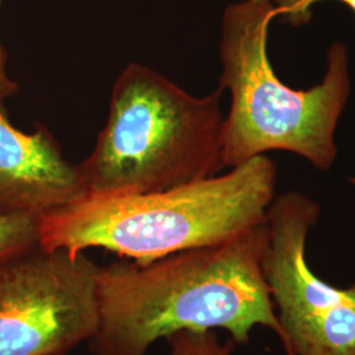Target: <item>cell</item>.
Here are the masks:
<instances>
[{
    "instance_id": "obj_12",
    "label": "cell",
    "mask_w": 355,
    "mask_h": 355,
    "mask_svg": "<svg viewBox=\"0 0 355 355\" xmlns=\"http://www.w3.org/2000/svg\"><path fill=\"white\" fill-rule=\"evenodd\" d=\"M64 355H69V354H64Z\"/></svg>"
},
{
    "instance_id": "obj_1",
    "label": "cell",
    "mask_w": 355,
    "mask_h": 355,
    "mask_svg": "<svg viewBox=\"0 0 355 355\" xmlns=\"http://www.w3.org/2000/svg\"><path fill=\"white\" fill-rule=\"evenodd\" d=\"M265 221L229 241L149 263L114 262L98 270V329L92 355H148L154 343L190 330L223 329L237 345L257 327H280L261 265Z\"/></svg>"
},
{
    "instance_id": "obj_2",
    "label": "cell",
    "mask_w": 355,
    "mask_h": 355,
    "mask_svg": "<svg viewBox=\"0 0 355 355\" xmlns=\"http://www.w3.org/2000/svg\"><path fill=\"white\" fill-rule=\"evenodd\" d=\"M277 166L258 155L167 190L85 193L38 220V245L70 253L104 249L137 263L229 241L261 225L275 198Z\"/></svg>"
},
{
    "instance_id": "obj_6",
    "label": "cell",
    "mask_w": 355,
    "mask_h": 355,
    "mask_svg": "<svg viewBox=\"0 0 355 355\" xmlns=\"http://www.w3.org/2000/svg\"><path fill=\"white\" fill-rule=\"evenodd\" d=\"M98 270L36 245L0 259V355L69 354L98 329Z\"/></svg>"
},
{
    "instance_id": "obj_3",
    "label": "cell",
    "mask_w": 355,
    "mask_h": 355,
    "mask_svg": "<svg viewBox=\"0 0 355 355\" xmlns=\"http://www.w3.org/2000/svg\"><path fill=\"white\" fill-rule=\"evenodd\" d=\"M275 17L272 0L232 3L223 15L218 89H229L232 103L223 123L221 164L232 168L283 150L328 171L337 161L336 132L352 92L349 49L333 42L320 83L308 89L288 87L267 53Z\"/></svg>"
},
{
    "instance_id": "obj_10",
    "label": "cell",
    "mask_w": 355,
    "mask_h": 355,
    "mask_svg": "<svg viewBox=\"0 0 355 355\" xmlns=\"http://www.w3.org/2000/svg\"><path fill=\"white\" fill-rule=\"evenodd\" d=\"M322 0H274L277 17L293 26H305L312 19V8ZM355 15V0H338Z\"/></svg>"
},
{
    "instance_id": "obj_11",
    "label": "cell",
    "mask_w": 355,
    "mask_h": 355,
    "mask_svg": "<svg viewBox=\"0 0 355 355\" xmlns=\"http://www.w3.org/2000/svg\"><path fill=\"white\" fill-rule=\"evenodd\" d=\"M4 0H0V8ZM7 51L0 41V98L8 99L19 92V85L7 73Z\"/></svg>"
},
{
    "instance_id": "obj_7",
    "label": "cell",
    "mask_w": 355,
    "mask_h": 355,
    "mask_svg": "<svg viewBox=\"0 0 355 355\" xmlns=\"http://www.w3.org/2000/svg\"><path fill=\"white\" fill-rule=\"evenodd\" d=\"M83 193L78 166L64 159L51 132L13 127L0 98V215L41 218Z\"/></svg>"
},
{
    "instance_id": "obj_9",
    "label": "cell",
    "mask_w": 355,
    "mask_h": 355,
    "mask_svg": "<svg viewBox=\"0 0 355 355\" xmlns=\"http://www.w3.org/2000/svg\"><path fill=\"white\" fill-rule=\"evenodd\" d=\"M38 220L32 216L0 215V259L37 245Z\"/></svg>"
},
{
    "instance_id": "obj_5",
    "label": "cell",
    "mask_w": 355,
    "mask_h": 355,
    "mask_svg": "<svg viewBox=\"0 0 355 355\" xmlns=\"http://www.w3.org/2000/svg\"><path fill=\"white\" fill-rule=\"evenodd\" d=\"M320 205L297 191L275 195L265 217L261 265L286 355H355V282L347 288L321 279L306 259Z\"/></svg>"
},
{
    "instance_id": "obj_4",
    "label": "cell",
    "mask_w": 355,
    "mask_h": 355,
    "mask_svg": "<svg viewBox=\"0 0 355 355\" xmlns=\"http://www.w3.org/2000/svg\"><path fill=\"white\" fill-rule=\"evenodd\" d=\"M223 92L193 96L153 69L128 64L95 148L76 165L85 193H146L217 175Z\"/></svg>"
},
{
    "instance_id": "obj_8",
    "label": "cell",
    "mask_w": 355,
    "mask_h": 355,
    "mask_svg": "<svg viewBox=\"0 0 355 355\" xmlns=\"http://www.w3.org/2000/svg\"><path fill=\"white\" fill-rule=\"evenodd\" d=\"M171 355H233L239 346L233 338L221 341L215 330H183L166 338Z\"/></svg>"
}]
</instances>
